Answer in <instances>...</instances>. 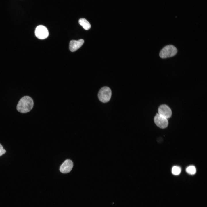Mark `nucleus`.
Masks as SVG:
<instances>
[{
    "mask_svg": "<svg viewBox=\"0 0 207 207\" xmlns=\"http://www.w3.org/2000/svg\"><path fill=\"white\" fill-rule=\"evenodd\" d=\"M154 121L156 124L159 128L164 129L168 125V121L167 119L157 114L154 118Z\"/></svg>",
    "mask_w": 207,
    "mask_h": 207,
    "instance_id": "423d86ee",
    "label": "nucleus"
},
{
    "mask_svg": "<svg viewBox=\"0 0 207 207\" xmlns=\"http://www.w3.org/2000/svg\"><path fill=\"white\" fill-rule=\"evenodd\" d=\"M79 24L85 30L89 29L91 27L89 22L85 19L82 18L80 19L78 21Z\"/></svg>",
    "mask_w": 207,
    "mask_h": 207,
    "instance_id": "1a4fd4ad",
    "label": "nucleus"
},
{
    "mask_svg": "<svg viewBox=\"0 0 207 207\" xmlns=\"http://www.w3.org/2000/svg\"><path fill=\"white\" fill-rule=\"evenodd\" d=\"M34 102L32 99L26 96L22 98L17 106V110L22 113H26L30 112L32 109Z\"/></svg>",
    "mask_w": 207,
    "mask_h": 207,
    "instance_id": "f257e3e1",
    "label": "nucleus"
},
{
    "mask_svg": "<svg viewBox=\"0 0 207 207\" xmlns=\"http://www.w3.org/2000/svg\"><path fill=\"white\" fill-rule=\"evenodd\" d=\"M6 152L5 150L3 149L2 145L0 144V156H1Z\"/></svg>",
    "mask_w": 207,
    "mask_h": 207,
    "instance_id": "f8f14e48",
    "label": "nucleus"
},
{
    "mask_svg": "<svg viewBox=\"0 0 207 207\" xmlns=\"http://www.w3.org/2000/svg\"><path fill=\"white\" fill-rule=\"evenodd\" d=\"M181 171V168L178 166H174L172 167V174L175 175H179L180 174Z\"/></svg>",
    "mask_w": 207,
    "mask_h": 207,
    "instance_id": "9b49d317",
    "label": "nucleus"
},
{
    "mask_svg": "<svg viewBox=\"0 0 207 207\" xmlns=\"http://www.w3.org/2000/svg\"><path fill=\"white\" fill-rule=\"evenodd\" d=\"M111 95L112 91L110 88L105 86L100 89L98 93V96L99 100L104 103L110 101Z\"/></svg>",
    "mask_w": 207,
    "mask_h": 207,
    "instance_id": "7ed1b4c3",
    "label": "nucleus"
},
{
    "mask_svg": "<svg viewBox=\"0 0 207 207\" xmlns=\"http://www.w3.org/2000/svg\"><path fill=\"white\" fill-rule=\"evenodd\" d=\"M158 112L159 115L167 119L170 118L172 114L171 109L166 104L160 106L158 108Z\"/></svg>",
    "mask_w": 207,
    "mask_h": 207,
    "instance_id": "39448f33",
    "label": "nucleus"
},
{
    "mask_svg": "<svg viewBox=\"0 0 207 207\" xmlns=\"http://www.w3.org/2000/svg\"><path fill=\"white\" fill-rule=\"evenodd\" d=\"M186 172L189 174L191 175L195 174L196 172V169L193 166H190L187 167L186 170Z\"/></svg>",
    "mask_w": 207,
    "mask_h": 207,
    "instance_id": "9d476101",
    "label": "nucleus"
},
{
    "mask_svg": "<svg viewBox=\"0 0 207 207\" xmlns=\"http://www.w3.org/2000/svg\"><path fill=\"white\" fill-rule=\"evenodd\" d=\"M36 37L40 39H44L49 35V32L47 28L45 26L40 25L36 28L35 31Z\"/></svg>",
    "mask_w": 207,
    "mask_h": 207,
    "instance_id": "20e7f679",
    "label": "nucleus"
},
{
    "mask_svg": "<svg viewBox=\"0 0 207 207\" xmlns=\"http://www.w3.org/2000/svg\"><path fill=\"white\" fill-rule=\"evenodd\" d=\"M73 166V162L71 160H66L62 163L60 167V171L63 173H66L70 172Z\"/></svg>",
    "mask_w": 207,
    "mask_h": 207,
    "instance_id": "0eeeda50",
    "label": "nucleus"
},
{
    "mask_svg": "<svg viewBox=\"0 0 207 207\" xmlns=\"http://www.w3.org/2000/svg\"><path fill=\"white\" fill-rule=\"evenodd\" d=\"M84 43V40L81 39L78 40H71L69 43L70 51L72 52L76 51L82 46Z\"/></svg>",
    "mask_w": 207,
    "mask_h": 207,
    "instance_id": "6e6552de",
    "label": "nucleus"
},
{
    "mask_svg": "<svg viewBox=\"0 0 207 207\" xmlns=\"http://www.w3.org/2000/svg\"><path fill=\"white\" fill-rule=\"evenodd\" d=\"M177 52V48L174 46L167 45L161 49L159 53V56L163 59L170 57L175 56Z\"/></svg>",
    "mask_w": 207,
    "mask_h": 207,
    "instance_id": "f03ea898",
    "label": "nucleus"
}]
</instances>
